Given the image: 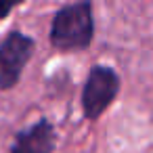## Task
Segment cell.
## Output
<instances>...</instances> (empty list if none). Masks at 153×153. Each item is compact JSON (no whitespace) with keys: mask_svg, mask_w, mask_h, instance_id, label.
Instances as JSON below:
<instances>
[{"mask_svg":"<svg viewBox=\"0 0 153 153\" xmlns=\"http://www.w3.org/2000/svg\"><path fill=\"white\" fill-rule=\"evenodd\" d=\"M94 21L90 0H80L69 7H63L51 27V42L59 51H84L92 42Z\"/></svg>","mask_w":153,"mask_h":153,"instance_id":"obj_1","label":"cell"},{"mask_svg":"<svg viewBox=\"0 0 153 153\" xmlns=\"http://www.w3.org/2000/svg\"><path fill=\"white\" fill-rule=\"evenodd\" d=\"M120 78L111 67L94 65L82 92V109L88 120H97L117 97Z\"/></svg>","mask_w":153,"mask_h":153,"instance_id":"obj_2","label":"cell"},{"mask_svg":"<svg viewBox=\"0 0 153 153\" xmlns=\"http://www.w3.org/2000/svg\"><path fill=\"white\" fill-rule=\"evenodd\" d=\"M34 53V40L21 32H11L0 44V90L13 88L23 67L27 65Z\"/></svg>","mask_w":153,"mask_h":153,"instance_id":"obj_3","label":"cell"},{"mask_svg":"<svg viewBox=\"0 0 153 153\" xmlns=\"http://www.w3.org/2000/svg\"><path fill=\"white\" fill-rule=\"evenodd\" d=\"M55 149V128L51 122L40 120L32 128L17 134L11 153H53Z\"/></svg>","mask_w":153,"mask_h":153,"instance_id":"obj_4","label":"cell"},{"mask_svg":"<svg viewBox=\"0 0 153 153\" xmlns=\"http://www.w3.org/2000/svg\"><path fill=\"white\" fill-rule=\"evenodd\" d=\"M21 2H23V0H0V19L9 17V13H11L15 7H19Z\"/></svg>","mask_w":153,"mask_h":153,"instance_id":"obj_5","label":"cell"}]
</instances>
